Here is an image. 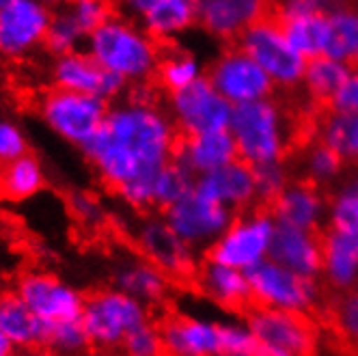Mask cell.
<instances>
[{"label":"cell","instance_id":"6da1fadb","mask_svg":"<svg viewBox=\"0 0 358 356\" xmlns=\"http://www.w3.org/2000/svg\"><path fill=\"white\" fill-rule=\"evenodd\" d=\"M179 132L169 111L156 99L136 93L108 108L104 125L83 147L85 156L110 190L151 180L175 160Z\"/></svg>","mask_w":358,"mask_h":356},{"label":"cell","instance_id":"7a4b0ae2","mask_svg":"<svg viewBox=\"0 0 358 356\" xmlns=\"http://www.w3.org/2000/svg\"><path fill=\"white\" fill-rule=\"evenodd\" d=\"M85 52L125 85H145L162 61L158 41L123 15H113L91 33Z\"/></svg>","mask_w":358,"mask_h":356},{"label":"cell","instance_id":"3957f363","mask_svg":"<svg viewBox=\"0 0 358 356\" xmlns=\"http://www.w3.org/2000/svg\"><path fill=\"white\" fill-rule=\"evenodd\" d=\"M229 134L236 143L238 160L248 166L283 162L294 138L289 115L272 97L236 106Z\"/></svg>","mask_w":358,"mask_h":356},{"label":"cell","instance_id":"277c9868","mask_svg":"<svg viewBox=\"0 0 358 356\" xmlns=\"http://www.w3.org/2000/svg\"><path fill=\"white\" fill-rule=\"evenodd\" d=\"M149 320L145 304L115 287H104L87 296L80 315L91 348L101 354L121 350L125 337Z\"/></svg>","mask_w":358,"mask_h":356},{"label":"cell","instance_id":"5b68a950","mask_svg":"<svg viewBox=\"0 0 358 356\" xmlns=\"http://www.w3.org/2000/svg\"><path fill=\"white\" fill-rule=\"evenodd\" d=\"M246 276L252 307L309 315L322 302L320 278L296 274L272 259L252 268Z\"/></svg>","mask_w":358,"mask_h":356},{"label":"cell","instance_id":"8992f818","mask_svg":"<svg viewBox=\"0 0 358 356\" xmlns=\"http://www.w3.org/2000/svg\"><path fill=\"white\" fill-rule=\"evenodd\" d=\"M276 234V220L268 210H248L236 214L224 234L208 250V259L240 272H250L270 259Z\"/></svg>","mask_w":358,"mask_h":356},{"label":"cell","instance_id":"52a82bcc","mask_svg":"<svg viewBox=\"0 0 358 356\" xmlns=\"http://www.w3.org/2000/svg\"><path fill=\"white\" fill-rule=\"evenodd\" d=\"M108 108V101L99 97L71 93L57 87L48 91L39 101V115L48 128L65 143L80 149L87 147L104 125Z\"/></svg>","mask_w":358,"mask_h":356},{"label":"cell","instance_id":"ba28073f","mask_svg":"<svg viewBox=\"0 0 358 356\" xmlns=\"http://www.w3.org/2000/svg\"><path fill=\"white\" fill-rule=\"evenodd\" d=\"M238 45L266 71L274 89H294L302 85L306 59L289 43L276 20L264 17L252 24L238 39Z\"/></svg>","mask_w":358,"mask_h":356},{"label":"cell","instance_id":"9c48e42d","mask_svg":"<svg viewBox=\"0 0 358 356\" xmlns=\"http://www.w3.org/2000/svg\"><path fill=\"white\" fill-rule=\"evenodd\" d=\"M13 294L43 322L57 324L80 320L87 296L63 281L61 276L43 270H27L17 276Z\"/></svg>","mask_w":358,"mask_h":356},{"label":"cell","instance_id":"30bf717a","mask_svg":"<svg viewBox=\"0 0 358 356\" xmlns=\"http://www.w3.org/2000/svg\"><path fill=\"white\" fill-rule=\"evenodd\" d=\"M132 242L143 259L162 270L173 281L190 278L199 266V252L175 236L162 214L149 212L138 218L132 227Z\"/></svg>","mask_w":358,"mask_h":356},{"label":"cell","instance_id":"8fae6325","mask_svg":"<svg viewBox=\"0 0 358 356\" xmlns=\"http://www.w3.org/2000/svg\"><path fill=\"white\" fill-rule=\"evenodd\" d=\"M169 115L179 136H196L229 130L234 106L212 87L208 78L169 95Z\"/></svg>","mask_w":358,"mask_h":356},{"label":"cell","instance_id":"7c38bea8","mask_svg":"<svg viewBox=\"0 0 358 356\" xmlns=\"http://www.w3.org/2000/svg\"><path fill=\"white\" fill-rule=\"evenodd\" d=\"M162 216L184 244H188L194 252H208L224 234V229L231 225L236 214L192 190L175 206L164 210Z\"/></svg>","mask_w":358,"mask_h":356},{"label":"cell","instance_id":"4fadbf2b","mask_svg":"<svg viewBox=\"0 0 358 356\" xmlns=\"http://www.w3.org/2000/svg\"><path fill=\"white\" fill-rule=\"evenodd\" d=\"M206 78L234 108L268 99L274 93V85L266 71L240 45L218 55Z\"/></svg>","mask_w":358,"mask_h":356},{"label":"cell","instance_id":"5bb4252c","mask_svg":"<svg viewBox=\"0 0 358 356\" xmlns=\"http://www.w3.org/2000/svg\"><path fill=\"white\" fill-rule=\"evenodd\" d=\"M259 346L285 350L294 356H313L317 348V328L309 315L250 307L244 320Z\"/></svg>","mask_w":358,"mask_h":356},{"label":"cell","instance_id":"9a60e30c","mask_svg":"<svg viewBox=\"0 0 358 356\" xmlns=\"http://www.w3.org/2000/svg\"><path fill=\"white\" fill-rule=\"evenodd\" d=\"M52 11L37 0H13L0 11V55L20 59L45 43Z\"/></svg>","mask_w":358,"mask_h":356},{"label":"cell","instance_id":"2e32d148","mask_svg":"<svg viewBox=\"0 0 358 356\" xmlns=\"http://www.w3.org/2000/svg\"><path fill=\"white\" fill-rule=\"evenodd\" d=\"M158 326L164 356H220L222 322L218 320L177 313Z\"/></svg>","mask_w":358,"mask_h":356},{"label":"cell","instance_id":"e0dca14e","mask_svg":"<svg viewBox=\"0 0 358 356\" xmlns=\"http://www.w3.org/2000/svg\"><path fill=\"white\" fill-rule=\"evenodd\" d=\"M52 83L57 89L93 95L104 101L117 99L127 87L117 76L108 73L95 59H91L85 50L57 57L52 65Z\"/></svg>","mask_w":358,"mask_h":356},{"label":"cell","instance_id":"ac0fdd59","mask_svg":"<svg viewBox=\"0 0 358 356\" xmlns=\"http://www.w3.org/2000/svg\"><path fill=\"white\" fill-rule=\"evenodd\" d=\"M113 287L123 292L145 304L147 309L160 307L171 298L173 278H169L162 270L136 255H121L113 264Z\"/></svg>","mask_w":358,"mask_h":356},{"label":"cell","instance_id":"d6986e66","mask_svg":"<svg viewBox=\"0 0 358 356\" xmlns=\"http://www.w3.org/2000/svg\"><path fill=\"white\" fill-rule=\"evenodd\" d=\"M196 24L218 39H240L266 17L268 0H194Z\"/></svg>","mask_w":358,"mask_h":356},{"label":"cell","instance_id":"ffe728a7","mask_svg":"<svg viewBox=\"0 0 358 356\" xmlns=\"http://www.w3.org/2000/svg\"><path fill=\"white\" fill-rule=\"evenodd\" d=\"M276 225L306 229V232H320L326 227L328 214V197L322 188L304 182L292 180V184L272 201L268 208Z\"/></svg>","mask_w":358,"mask_h":356},{"label":"cell","instance_id":"44dd1931","mask_svg":"<svg viewBox=\"0 0 358 356\" xmlns=\"http://www.w3.org/2000/svg\"><path fill=\"white\" fill-rule=\"evenodd\" d=\"M289 43L309 61L326 55L328 13L309 7L304 0H278V20Z\"/></svg>","mask_w":358,"mask_h":356},{"label":"cell","instance_id":"7402d4cb","mask_svg":"<svg viewBox=\"0 0 358 356\" xmlns=\"http://www.w3.org/2000/svg\"><path fill=\"white\" fill-rule=\"evenodd\" d=\"M194 190L234 214L248 212L257 206L252 166L236 160L194 182Z\"/></svg>","mask_w":358,"mask_h":356},{"label":"cell","instance_id":"603a6c76","mask_svg":"<svg viewBox=\"0 0 358 356\" xmlns=\"http://www.w3.org/2000/svg\"><path fill=\"white\" fill-rule=\"evenodd\" d=\"M125 7L156 41H171L196 24L194 0H127Z\"/></svg>","mask_w":358,"mask_h":356},{"label":"cell","instance_id":"cb8c5ba5","mask_svg":"<svg viewBox=\"0 0 358 356\" xmlns=\"http://www.w3.org/2000/svg\"><path fill=\"white\" fill-rule=\"evenodd\" d=\"M320 278L339 296L358 290V236L326 229L322 234Z\"/></svg>","mask_w":358,"mask_h":356},{"label":"cell","instance_id":"d4e9b609","mask_svg":"<svg viewBox=\"0 0 358 356\" xmlns=\"http://www.w3.org/2000/svg\"><path fill=\"white\" fill-rule=\"evenodd\" d=\"M194 285L203 298H208L212 304L227 311H244L250 309V287L246 272L234 270L212 262L206 257L192 274Z\"/></svg>","mask_w":358,"mask_h":356},{"label":"cell","instance_id":"484cf974","mask_svg":"<svg viewBox=\"0 0 358 356\" xmlns=\"http://www.w3.org/2000/svg\"><path fill=\"white\" fill-rule=\"evenodd\" d=\"M236 160H238V151L229 130L182 136L175 151V162L182 169H186L194 180H199L203 175H210Z\"/></svg>","mask_w":358,"mask_h":356},{"label":"cell","instance_id":"4316f807","mask_svg":"<svg viewBox=\"0 0 358 356\" xmlns=\"http://www.w3.org/2000/svg\"><path fill=\"white\" fill-rule=\"evenodd\" d=\"M270 259L296 274L320 278L322 266V234L276 225L270 248Z\"/></svg>","mask_w":358,"mask_h":356},{"label":"cell","instance_id":"83f0119b","mask_svg":"<svg viewBox=\"0 0 358 356\" xmlns=\"http://www.w3.org/2000/svg\"><path fill=\"white\" fill-rule=\"evenodd\" d=\"M48 324H43L13 292L0 296V333L13 350L43 348Z\"/></svg>","mask_w":358,"mask_h":356},{"label":"cell","instance_id":"f1b7e54d","mask_svg":"<svg viewBox=\"0 0 358 356\" xmlns=\"http://www.w3.org/2000/svg\"><path fill=\"white\" fill-rule=\"evenodd\" d=\"M315 141L337 154L343 164H358V115L330 108L320 117Z\"/></svg>","mask_w":358,"mask_h":356},{"label":"cell","instance_id":"f546056e","mask_svg":"<svg viewBox=\"0 0 358 356\" xmlns=\"http://www.w3.org/2000/svg\"><path fill=\"white\" fill-rule=\"evenodd\" d=\"M45 188V171L41 162L27 154L5 166H0V197L22 203L37 197Z\"/></svg>","mask_w":358,"mask_h":356},{"label":"cell","instance_id":"4dcf8cb0","mask_svg":"<svg viewBox=\"0 0 358 356\" xmlns=\"http://www.w3.org/2000/svg\"><path fill=\"white\" fill-rule=\"evenodd\" d=\"M326 55L345 63L358 65V7L339 5L328 11V45Z\"/></svg>","mask_w":358,"mask_h":356},{"label":"cell","instance_id":"1f68e13d","mask_svg":"<svg viewBox=\"0 0 358 356\" xmlns=\"http://www.w3.org/2000/svg\"><path fill=\"white\" fill-rule=\"evenodd\" d=\"M350 73V67L337 59L328 55L315 57L306 61L304 76H302V87L306 95L313 97L315 101H330L335 99L339 89L343 87L345 78Z\"/></svg>","mask_w":358,"mask_h":356},{"label":"cell","instance_id":"d6a6232c","mask_svg":"<svg viewBox=\"0 0 358 356\" xmlns=\"http://www.w3.org/2000/svg\"><path fill=\"white\" fill-rule=\"evenodd\" d=\"M343 169H345L343 160L317 141L309 143L302 149V156H300L302 180L322 190L328 186H335L341 180Z\"/></svg>","mask_w":358,"mask_h":356},{"label":"cell","instance_id":"836d02e7","mask_svg":"<svg viewBox=\"0 0 358 356\" xmlns=\"http://www.w3.org/2000/svg\"><path fill=\"white\" fill-rule=\"evenodd\" d=\"M156 76L169 93L184 91L201 78H206L203 63L192 52H186V50H175V52L162 57Z\"/></svg>","mask_w":358,"mask_h":356},{"label":"cell","instance_id":"e575fe53","mask_svg":"<svg viewBox=\"0 0 358 356\" xmlns=\"http://www.w3.org/2000/svg\"><path fill=\"white\" fill-rule=\"evenodd\" d=\"M326 227L358 236V180L343 182L328 197Z\"/></svg>","mask_w":358,"mask_h":356},{"label":"cell","instance_id":"d590c367","mask_svg":"<svg viewBox=\"0 0 358 356\" xmlns=\"http://www.w3.org/2000/svg\"><path fill=\"white\" fill-rule=\"evenodd\" d=\"M194 177L179 166L175 160L166 164L162 171L153 177V210H169L177 201H182L186 194L194 190Z\"/></svg>","mask_w":358,"mask_h":356},{"label":"cell","instance_id":"8d00e7d4","mask_svg":"<svg viewBox=\"0 0 358 356\" xmlns=\"http://www.w3.org/2000/svg\"><path fill=\"white\" fill-rule=\"evenodd\" d=\"M43 350L55 356H85L91 350L89 335L80 320L48 324Z\"/></svg>","mask_w":358,"mask_h":356},{"label":"cell","instance_id":"74e56055","mask_svg":"<svg viewBox=\"0 0 358 356\" xmlns=\"http://www.w3.org/2000/svg\"><path fill=\"white\" fill-rule=\"evenodd\" d=\"M87 33L76 24L65 7L52 11V20H50V29L45 35V48L50 52L57 57L78 52L83 45H87Z\"/></svg>","mask_w":358,"mask_h":356},{"label":"cell","instance_id":"f35d334b","mask_svg":"<svg viewBox=\"0 0 358 356\" xmlns=\"http://www.w3.org/2000/svg\"><path fill=\"white\" fill-rule=\"evenodd\" d=\"M255 175V194L262 206H272V201L292 184V169L283 162H270L262 166H252Z\"/></svg>","mask_w":358,"mask_h":356},{"label":"cell","instance_id":"ab89813d","mask_svg":"<svg viewBox=\"0 0 358 356\" xmlns=\"http://www.w3.org/2000/svg\"><path fill=\"white\" fill-rule=\"evenodd\" d=\"M65 9L76 20V24L87 33V37L115 15L113 0H69Z\"/></svg>","mask_w":358,"mask_h":356},{"label":"cell","instance_id":"60d3db41","mask_svg":"<svg viewBox=\"0 0 358 356\" xmlns=\"http://www.w3.org/2000/svg\"><path fill=\"white\" fill-rule=\"evenodd\" d=\"M121 354L123 356H164L160 326L149 320L136 330H132L121 346Z\"/></svg>","mask_w":358,"mask_h":356},{"label":"cell","instance_id":"b9f144b4","mask_svg":"<svg viewBox=\"0 0 358 356\" xmlns=\"http://www.w3.org/2000/svg\"><path fill=\"white\" fill-rule=\"evenodd\" d=\"M332 322L345 343L358 350V290L341 296L332 309Z\"/></svg>","mask_w":358,"mask_h":356},{"label":"cell","instance_id":"7bdbcfd3","mask_svg":"<svg viewBox=\"0 0 358 356\" xmlns=\"http://www.w3.org/2000/svg\"><path fill=\"white\" fill-rule=\"evenodd\" d=\"M257 350L248 324L242 320L222 322V341H220V356H252Z\"/></svg>","mask_w":358,"mask_h":356},{"label":"cell","instance_id":"ee69618b","mask_svg":"<svg viewBox=\"0 0 358 356\" xmlns=\"http://www.w3.org/2000/svg\"><path fill=\"white\" fill-rule=\"evenodd\" d=\"M69 210L73 214V218L80 225L89 227V229H97L106 222V210L99 203L97 197H93L91 192H71L69 194Z\"/></svg>","mask_w":358,"mask_h":356},{"label":"cell","instance_id":"f6af8a7d","mask_svg":"<svg viewBox=\"0 0 358 356\" xmlns=\"http://www.w3.org/2000/svg\"><path fill=\"white\" fill-rule=\"evenodd\" d=\"M29 154V138L17 123L0 119V166Z\"/></svg>","mask_w":358,"mask_h":356},{"label":"cell","instance_id":"bcb514c9","mask_svg":"<svg viewBox=\"0 0 358 356\" xmlns=\"http://www.w3.org/2000/svg\"><path fill=\"white\" fill-rule=\"evenodd\" d=\"M330 108L358 115V65L350 67V73H348L343 87L339 89L335 99L330 101Z\"/></svg>","mask_w":358,"mask_h":356},{"label":"cell","instance_id":"7dc6e473","mask_svg":"<svg viewBox=\"0 0 358 356\" xmlns=\"http://www.w3.org/2000/svg\"><path fill=\"white\" fill-rule=\"evenodd\" d=\"M304 3L309 5V7H313V9H317V11L328 13V11H332L335 7H339L341 0H304Z\"/></svg>","mask_w":358,"mask_h":356},{"label":"cell","instance_id":"c3c4849f","mask_svg":"<svg viewBox=\"0 0 358 356\" xmlns=\"http://www.w3.org/2000/svg\"><path fill=\"white\" fill-rule=\"evenodd\" d=\"M252 356H294L285 350H278V348H268V346H259L257 343V350H255Z\"/></svg>","mask_w":358,"mask_h":356},{"label":"cell","instance_id":"681fc988","mask_svg":"<svg viewBox=\"0 0 358 356\" xmlns=\"http://www.w3.org/2000/svg\"><path fill=\"white\" fill-rule=\"evenodd\" d=\"M9 356H55V354L43 348H29V350H13Z\"/></svg>","mask_w":358,"mask_h":356},{"label":"cell","instance_id":"f907efd6","mask_svg":"<svg viewBox=\"0 0 358 356\" xmlns=\"http://www.w3.org/2000/svg\"><path fill=\"white\" fill-rule=\"evenodd\" d=\"M37 3H41L43 7H48L50 11H57V9H61V7H65L69 0H37Z\"/></svg>","mask_w":358,"mask_h":356},{"label":"cell","instance_id":"816d5d0a","mask_svg":"<svg viewBox=\"0 0 358 356\" xmlns=\"http://www.w3.org/2000/svg\"><path fill=\"white\" fill-rule=\"evenodd\" d=\"M11 352H13V346L9 343V339L3 333H0V356H9Z\"/></svg>","mask_w":358,"mask_h":356},{"label":"cell","instance_id":"f5cc1de1","mask_svg":"<svg viewBox=\"0 0 358 356\" xmlns=\"http://www.w3.org/2000/svg\"><path fill=\"white\" fill-rule=\"evenodd\" d=\"M5 285H7V278H5V270L0 268V296H3L7 290H5Z\"/></svg>","mask_w":358,"mask_h":356},{"label":"cell","instance_id":"db71d44e","mask_svg":"<svg viewBox=\"0 0 358 356\" xmlns=\"http://www.w3.org/2000/svg\"><path fill=\"white\" fill-rule=\"evenodd\" d=\"M13 3V0H0V11H3L5 7H9Z\"/></svg>","mask_w":358,"mask_h":356},{"label":"cell","instance_id":"11a10c76","mask_svg":"<svg viewBox=\"0 0 358 356\" xmlns=\"http://www.w3.org/2000/svg\"><path fill=\"white\" fill-rule=\"evenodd\" d=\"M101 356H123V354H117V352H106V354H101Z\"/></svg>","mask_w":358,"mask_h":356},{"label":"cell","instance_id":"9f6ffc18","mask_svg":"<svg viewBox=\"0 0 358 356\" xmlns=\"http://www.w3.org/2000/svg\"><path fill=\"white\" fill-rule=\"evenodd\" d=\"M113 3H123V5H125V3H127V0H113Z\"/></svg>","mask_w":358,"mask_h":356},{"label":"cell","instance_id":"6f0895ef","mask_svg":"<svg viewBox=\"0 0 358 356\" xmlns=\"http://www.w3.org/2000/svg\"><path fill=\"white\" fill-rule=\"evenodd\" d=\"M356 7H358V0H356Z\"/></svg>","mask_w":358,"mask_h":356},{"label":"cell","instance_id":"680465c9","mask_svg":"<svg viewBox=\"0 0 358 356\" xmlns=\"http://www.w3.org/2000/svg\"><path fill=\"white\" fill-rule=\"evenodd\" d=\"M356 180H358V175H356Z\"/></svg>","mask_w":358,"mask_h":356}]
</instances>
